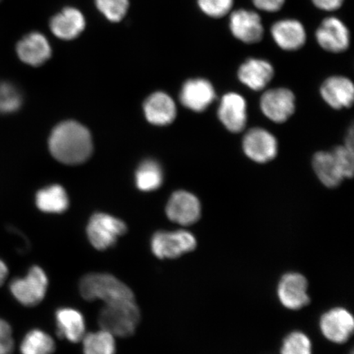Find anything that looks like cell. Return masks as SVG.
<instances>
[{"label": "cell", "mask_w": 354, "mask_h": 354, "mask_svg": "<svg viewBox=\"0 0 354 354\" xmlns=\"http://www.w3.org/2000/svg\"><path fill=\"white\" fill-rule=\"evenodd\" d=\"M82 340L85 354H115L116 352L114 336L104 330L86 334Z\"/></svg>", "instance_id": "484cf974"}, {"label": "cell", "mask_w": 354, "mask_h": 354, "mask_svg": "<svg viewBox=\"0 0 354 354\" xmlns=\"http://www.w3.org/2000/svg\"><path fill=\"white\" fill-rule=\"evenodd\" d=\"M252 1L259 10L275 12L281 10L286 0H252Z\"/></svg>", "instance_id": "836d02e7"}, {"label": "cell", "mask_w": 354, "mask_h": 354, "mask_svg": "<svg viewBox=\"0 0 354 354\" xmlns=\"http://www.w3.org/2000/svg\"><path fill=\"white\" fill-rule=\"evenodd\" d=\"M234 0H198L199 8L206 15L220 19L230 12L233 7Z\"/></svg>", "instance_id": "4dcf8cb0"}, {"label": "cell", "mask_w": 354, "mask_h": 354, "mask_svg": "<svg viewBox=\"0 0 354 354\" xmlns=\"http://www.w3.org/2000/svg\"><path fill=\"white\" fill-rule=\"evenodd\" d=\"M243 149L251 160L266 163L277 157L278 143L271 132L257 127L248 131L243 137Z\"/></svg>", "instance_id": "ba28073f"}, {"label": "cell", "mask_w": 354, "mask_h": 354, "mask_svg": "<svg viewBox=\"0 0 354 354\" xmlns=\"http://www.w3.org/2000/svg\"><path fill=\"white\" fill-rule=\"evenodd\" d=\"M50 30L61 39H76L86 28V19L77 8H66L50 21Z\"/></svg>", "instance_id": "ffe728a7"}, {"label": "cell", "mask_w": 354, "mask_h": 354, "mask_svg": "<svg viewBox=\"0 0 354 354\" xmlns=\"http://www.w3.org/2000/svg\"><path fill=\"white\" fill-rule=\"evenodd\" d=\"M140 320V313L135 299L106 304L99 314L102 330L109 332L114 337H128L135 333Z\"/></svg>", "instance_id": "3957f363"}, {"label": "cell", "mask_w": 354, "mask_h": 354, "mask_svg": "<svg viewBox=\"0 0 354 354\" xmlns=\"http://www.w3.org/2000/svg\"><path fill=\"white\" fill-rule=\"evenodd\" d=\"M316 38L323 50L334 54L346 51L351 44V33L347 26L335 17H327L322 22Z\"/></svg>", "instance_id": "7c38bea8"}, {"label": "cell", "mask_w": 354, "mask_h": 354, "mask_svg": "<svg viewBox=\"0 0 354 354\" xmlns=\"http://www.w3.org/2000/svg\"><path fill=\"white\" fill-rule=\"evenodd\" d=\"M281 352V354H313L311 340L303 332H292L283 342Z\"/></svg>", "instance_id": "83f0119b"}, {"label": "cell", "mask_w": 354, "mask_h": 354, "mask_svg": "<svg viewBox=\"0 0 354 354\" xmlns=\"http://www.w3.org/2000/svg\"><path fill=\"white\" fill-rule=\"evenodd\" d=\"M216 92L209 81L203 78L190 79L181 88L180 100L185 107L201 113L214 103Z\"/></svg>", "instance_id": "5bb4252c"}, {"label": "cell", "mask_w": 354, "mask_h": 354, "mask_svg": "<svg viewBox=\"0 0 354 354\" xmlns=\"http://www.w3.org/2000/svg\"><path fill=\"white\" fill-rule=\"evenodd\" d=\"M260 108L269 120L283 123L295 113V96L289 88H272L263 95Z\"/></svg>", "instance_id": "52a82bcc"}, {"label": "cell", "mask_w": 354, "mask_h": 354, "mask_svg": "<svg viewBox=\"0 0 354 354\" xmlns=\"http://www.w3.org/2000/svg\"><path fill=\"white\" fill-rule=\"evenodd\" d=\"M218 116L229 131L240 133L247 124V104L237 93H228L221 98Z\"/></svg>", "instance_id": "9a60e30c"}, {"label": "cell", "mask_w": 354, "mask_h": 354, "mask_svg": "<svg viewBox=\"0 0 354 354\" xmlns=\"http://www.w3.org/2000/svg\"><path fill=\"white\" fill-rule=\"evenodd\" d=\"M96 7L113 22H118L126 16L129 1L128 0H95Z\"/></svg>", "instance_id": "f1b7e54d"}, {"label": "cell", "mask_w": 354, "mask_h": 354, "mask_svg": "<svg viewBox=\"0 0 354 354\" xmlns=\"http://www.w3.org/2000/svg\"><path fill=\"white\" fill-rule=\"evenodd\" d=\"M353 354V353H352Z\"/></svg>", "instance_id": "74e56055"}, {"label": "cell", "mask_w": 354, "mask_h": 354, "mask_svg": "<svg viewBox=\"0 0 354 354\" xmlns=\"http://www.w3.org/2000/svg\"><path fill=\"white\" fill-rule=\"evenodd\" d=\"M320 329L322 335L329 342L344 344L348 342L353 333V317L347 309L332 308L322 316Z\"/></svg>", "instance_id": "30bf717a"}, {"label": "cell", "mask_w": 354, "mask_h": 354, "mask_svg": "<svg viewBox=\"0 0 354 354\" xmlns=\"http://www.w3.org/2000/svg\"><path fill=\"white\" fill-rule=\"evenodd\" d=\"M80 293L87 301L99 299L105 304L135 299L129 287L105 273L87 274L80 282Z\"/></svg>", "instance_id": "7a4b0ae2"}, {"label": "cell", "mask_w": 354, "mask_h": 354, "mask_svg": "<svg viewBox=\"0 0 354 354\" xmlns=\"http://www.w3.org/2000/svg\"><path fill=\"white\" fill-rule=\"evenodd\" d=\"M197 241L192 233L184 230L158 232L151 241V249L157 258L174 259L196 249Z\"/></svg>", "instance_id": "8992f818"}, {"label": "cell", "mask_w": 354, "mask_h": 354, "mask_svg": "<svg viewBox=\"0 0 354 354\" xmlns=\"http://www.w3.org/2000/svg\"><path fill=\"white\" fill-rule=\"evenodd\" d=\"M314 6L324 11H335L342 6L344 0H312Z\"/></svg>", "instance_id": "e575fe53"}, {"label": "cell", "mask_w": 354, "mask_h": 354, "mask_svg": "<svg viewBox=\"0 0 354 354\" xmlns=\"http://www.w3.org/2000/svg\"><path fill=\"white\" fill-rule=\"evenodd\" d=\"M17 54L26 64L38 66L50 59L52 50L43 34L32 32L25 35L17 44Z\"/></svg>", "instance_id": "e0dca14e"}, {"label": "cell", "mask_w": 354, "mask_h": 354, "mask_svg": "<svg viewBox=\"0 0 354 354\" xmlns=\"http://www.w3.org/2000/svg\"><path fill=\"white\" fill-rule=\"evenodd\" d=\"M21 104V96L19 90L10 83H0V113L15 112Z\"/></svg>", "instance_id": "f546056e"}, {"label": "cell", "mask_w": 354, "mask_h": 354, "mask_svg": "<svg viewBox=\"0 0 354 354\" xmlns=\"http://www.w3.org/2000/svg\"><path fill=\"white\" fill-rule=\"evenodd\" d=\"M201 203L194 194L179 190L171 196L166 207L167 218L181 225L196 223L201 216Z\"/></svg>", "instance_id": "8fae6325"}, {"label": "cell", "mask_w": 354, "mask_h": 354, "mask_svg": "<svg viewBox=\"0 0 354 354\" xmlns=\"http://www.w3.org/2000/svg\"><path fill=\"white\" fill-rule=\"evenodd\" d=\"M332 153L342 167L345 178H351L354 171L353 145L344 144L336 147Z\"/></svg>", "instance_id": "1f68e13d"}, {"label": "cell", "mask_w": 354, "mask_h": 354, "mask_svg": "<svg viewBox=\"0 0 354 354\" xmlns=\"http://www.w3.org/2000/svg\"><path fill=\"white\" fill-rule=\"evenodd\" d=\"M48 277L43 269L34 266L24 278H17L10 286L11 294L26 307H34L46 297Z\"/></svg>", "instance_id": "277c9868"}, {"label": "cell", "mask_w": 354, "mask_h": 354, "mask_svg": "<svg viewBox=\"0 0 354 354\" xmlns=\"http://www.w3.org/2000/svg\"><path fill=\"white\" fill-rule=\"evenodd\" d=\"M127 231L124 221L106 214L93 215L87 225L88 241L98 250H106L113 246Z\"/></svg>", "instance_id": "5b68a950"}, {"label": "cell", "mask_w": 354, "mask_h": 354, "mask_svg": "<svg viewBox=\"0 0 354 354\" xmlns=\"http://www.w3.org/2000/svg\"><path fill=\"white\" fill-rule=\"evenodd\" d=\"M57 334L71 342H81L86 335L82 314L73 308H61L56 313Z\"/></svg>", "instance_id": "7402d4cb"}, {"label": "cell", "mask_w": 354, "mask_h": 354, "mask_svg": "<svg viewBox=\"0 0 354 354\" xmlns=\"http://www.w3.org/2000/svg\"><path fill=\"white\" fill-rule=\"evenodd\" d=\"M313 167L318 179L326 187H338L345 179L342 167L332 152H317L314 155Z\"/></svg>", "instance_id": "603a6c76"}, {"label": "cell", "mask_w": 354, "mask_h": 354, "mask_svg": "<svg viewBox=\"0 0 354 354\" xmlns=\"http://www.w3.org/2000/svg\"><path fill=\"white\" fill-rule=\"evenodd\" d=\"M271 32L274 41L286 51L298 50L306 42V30L298 20L278 21L272 25Z\"/></svg>", "instance_id": "ac0fdd59"}, {"label": "cell", "mask_w": 354, "mask_h": 354, "mask_svg": "<svg viewBox=\"0 0 354 354\" xmlns=\"http://www.w3.org/2000/svg\"><path fill=\"white\" fill-rule=\"evenodd\" d=\"M0 1H1V0H0Z\"/></svg>", "instance_id": "8d00e7d4"}, {"label": "cell", "mask_w": 354, "mask_h": 354, "mask_svg": "<svg viewBox=\"0 0 354 354\" xmlns=\"http://www.w3.org/2000/svg\"><path fill=\"white\" fill-rule=\"evenodd\" d=\"M21 354H52L55 344L50 335L39 330H33L25 335L21 344Z\"/></svg>", "instance_id": "4316f807"}, {"label": "cell", "mask_w": 354, "mask_h": 354, "mask_svg": "<svg viewBox=\"0 0 354 354\" xmlns=\"http://www.w3.org/2000/svg\"><path fill=\"white\" fill-rule=\"evenodd\" d=\"M321 95L334 109L351 108L354 101V86L351 79L335 76L326 79L321 87Z\"/></svg>", "instance_id": "2e32d148"}, {"label": "cell", "mask_w": 354, "mask_h": 354, "mask_svg": "<svg viewBox=\"0 0 354 354\" xmlns=\"http://www.w3.org/2000/svg\"><path fill=\"white\" fill-rule=\"evenodd\" d=\"M15 349V339L12 327L8 322L0 318V354H12Z\"/></svg>", "instance_id": "d6a6232c"}, {"label": "cell", "mask_w": 354, "mask_h": 354, "mask_svg": "<svg viewBox=\"0 0 354 354\" xmlns=\"http://www.w3.org/2000/svg\"><path fill=\"white\" fill-rule=\"evenodd\" d=\"M274 68L269 62L250 59L238 70V78L243 85L254 91L263 90L274 77Z\"/></svg>", "instance_id": "d6986e66"}, {"label": "cell", "mask_w": 354, "mask_h": 354, "mask_svg": "<svg viewBox=\"0 0 354 354\" xmlns=\"http://www.w3.org/2000/svg\"><path fill=\"white\" fill-rule=\"evenodd\" d=\"M144 109L146 118L153 125H169L176 117L175 102L163 92L150 95L145 101Z\"/></svg>", "instance_id": "44dd1931"}, {"label": "cell", "mask_w": 354, "mask_h": 354, "mask_svg": "<svg viewBox=\"0 0 354 354\" xmlns=\"http://www.w3.org/2000/svg\"><path fill=\"white\" fill-rule=\"evenodd\" d=\"M35 202L39 210L48 214H61L68 209L69 205L65 189L57 185L39 190Z\"/></svg>", "instance_id": "cb8c5ba5"}, {"label": "cell", "mask_w": 354, "mask_h": 354, "mask_svg": "<svg viewBox=\"0 0 354 354\" xmlns=\"http://www.w3.org/2000/svg\"><path fill=\"white\" fill-rule=\"evenodd\" d=\"M8 276V268L6 263L0 259V286L4 284Z\"/></svg>", "instance_id": "d590c367"}, {"label": "cell", "mask_w": 354, "mask_h": 354, "mask_svg": "<svg viewBox=\"0 0 354 354\" xmlns=\"http://www.w3.org/2000/svg\"><path fill=\"white\" fill-rule=\"evenodd\" d=\"M308 282L302 274L289 272L285 274L279 281L278 299L285 308L299 310L310 303Z\"/></svg>", "instance_id": "9c48e42d"}, {"label": "cell", "mask_w": 354, "mask_h": 354, "mask_svg": "<svg viewBox=\"0 0 354 354\" xmlns=\"http://www.w3.org/2000/svg\"><path fill=\"white\" fill-rule=\"evenodd\" d=\"M137 187L143 192H152L160 187L163 181V172L160 165L153 160H146L136 171Z\"/></svg>", "instance_id": "d4e9b609"}, {"label": "cell", "mask_w": 354, "mask_h": 354, "mask_svg": "<svg viewBox=\"0 0 354 354\" xmlns=\"http://www.w3.org/2000/svg\"><path fill=\"white\" fill-rule=\"evenodd\" d=\"M50 152L64 165H79L87 160L92 153L90 132L76 122L68 121L57 125L48 140Z\"/></svg>", "instance_id": "6da1fadb"}, {"label": "cell", "mask_w": 354, "mask_h": 354, "mask_svg": "<svg viewBox=\"0 0 354 354\" xmlns=\"http://www.w3.org/2000/svg\"><path fill=\"white\" fill-rule=\"evenodd\" d=\"M230 29L234 37L245 44H256L263 37L264 28L258 13L239 10L230 17Z\"/></svg>", "instance_id": "4fadbf2b"}]
</instances>
